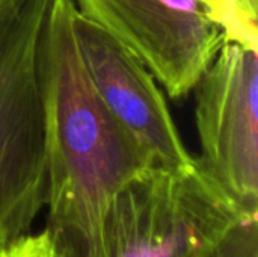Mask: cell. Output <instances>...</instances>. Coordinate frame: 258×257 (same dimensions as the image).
Wrapping results in <instances>:
<instances>
[{"mask_svg":"<svg viewBox=\"0 0 258 257\" xmlns=\"http://www.w3.org/2000/svg\"><path fill=\"white\" fill-rule=\"evenodd\" d=\"M74 0H51L39 44L47 230L62 257H107L112 201L154 162L94 88L74 38Z\"/></svg>","mask_w":258,"mask_h":257,"instance_id":"6da1fadb","label":"cell"},{"mask_svg":"<svg viewBox=\"0 0 258 257\" xmlns=\"http://www.w3.org/2000/svg\"><path fill=\"white\" fill-rule=\"evenodd\" d=\"M51 0H8L0 9V236L29 233L47 200L39 44Z\"/></svg>","mask_w":258,"mask_h":257,"instance_id":"7a4b0ae2","label":"cell"},{"mask_svg":"<svg viewBox=\"0 0 258 257\" xmlns=\"http://www.w3.org/2000/svg\"><path fill=\"white\" fill-rule=\"evenodd\" d=\"M198 158L184 168L151 167L113 198L107 257H215L246 220Z\"/></svg>","mask_w":258,"mask_h":257,"instance_id":"3957f363","label":"cell"},{"mask_svg":"<svg viewBox=\"0 0 258 257\" xmlns=\"http://www.w3.org/2000/svg\"><path fill=\"white\" fill-rule=\"evenodd\" d=\"M209 176L248 218L258 215V52L225 42L194 88Z\"/></svg>","mask_w":258,"mask_h":257,"instance_id":"277c9868","label":"cell"},{"mask_svg":"<svg viewBox=\"0 0 258 257\" xmlns=\"http://www.w3.org/2000/svg\"><path fill=\"white\" fill-rule=\"evenodd\" d=\"M74 5L127 47L172 98L195 88L225 44L204 0H77Z\"/></svg>","mask_w":258,"mask_h":257,"instance_id":"5b68a950","label":"cell"},{"mask_svg":"<svg viewBox=\"0 0 258 257\" xmlns=\"http://www.w3.org/2000/svg\"><path fill=\"white\" fill-rule=\"evenodd\" d=\"M73 30L83 67L118 121L150 153L154 167L184 168L195 158L186 150L166 100L145 65L104 29L73 14Z\"/></svg>","mask_w":258,"mask_h":257,"instance_id":"8992f818","label":"cell"},{"mask_svg":"<svg viewBox=\"0 0 258 257\" xmlns=\"http://www.w3.org/2000/svg\"><path fill=\"white\" fill-rule=\"evenodd\" d=\"M204 5L225 42L258 52V0H204Z\"/></svg>","mask_w":258,"mask_h":257,"instance_id":"52a82bcc","label":"cell"},{"mask_svg":"<svg viewBox=\"0 0 258 257\" xmlns=\"http://www.w3.org/2000/svg\"><path fill=\"white\" fill-rule=\"evenodd\" d=\"M0 257H62L53 236L45 229L36 235H23L0 248Z\"/></svg>","mask_w":258,"mask_h":257,"instance_id":"ba28073f","label":"cell"},{"mask_svg":"<svg viewBox=\"0 0 258 257\" xmlns=\"http://www.w3.org/2000/svg\"><path fill=\"white\" fill-rule=\"evenodd\" d=\"M6 2H8V0H0V9H2V8H3V5H5V3H6Z\"/></svg>","mask_w":258,"mask_h":257,"instance_id":"9c48e42d","label":"cell"},{"mask_svg":"<svg viewBox=\"0 0 258 257\" xmlns=\"http://www.w3.org/2000/svg\"><path fill=\"white\" fill-rule=\"evenodd\" d=\"M3 247V242H2V236H0V248Z\"/></svg>","mask_w":258,"mask_h":257,"instance_id":"30bf717a","label":"cell"}]
</instances>
